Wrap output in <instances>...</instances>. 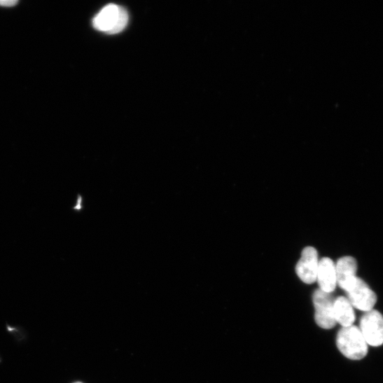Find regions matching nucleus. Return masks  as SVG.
<instances>
[{"mask_svg": "<svg viewBox=\"0 0 383 383\" xmlns=\"http://www.w3.org/2000/svg\"><path fill=\"white\" fill-rule=\"evenodd\" d=\"M337 346L347 358L359 361L368 354V344L360 329L356 326L342 327L337 336Z\"/></svg>", "mask_w": 383, "mask_h": 383, "instance_id": "nucleus-1", "label": "nucleus"}, {"mask_svg": "<svg viewBox=\"0 0 383 383\" xmlns=\"http://www.w3.org/2000/svg\"><path fill=\"white\" fill-rule=\"evenodd\" d=\"M334 302L335 300L330 293H326L320 289L314 293V319L321 329L331 330L337 324Z\"/></svg>", "mask_w": 383, "mask_h": 383, "instance_id": "nucleus-2", "label": "nucleus"}, {"mask_svg": "<svg viewBox=\"0 0 383 383\" xmlns=\"http://www.w3.org/2000/svg\"><path fill=\"white\" fill-rule=\"evenodd\" d=\"M359 329L368 345L377 347L383 344V316L377 310L365 312Z\"/></svg>", "mask_w": 383, "mask_h": 383, "instance_id": "nucleus-3", "label": "nucleus"}, {"mask_svg": "<svg viewBox=\"0 0 383 383\" xmlns=\"http://www.w3.org/2000/svg\"><path fill=\"white\" fill-rule=\"evenodd\" d=\"M352 306L364 312L373 309L377 302V295L369 286L357 277L346 291Z\"/></svg>", "mask_w": 383, "mask_h": 383, "instance_id": "nucleus-4", "label": "nucleus"}, {"mask_svg": "<svg viewBox=\"0 0 383 383\" xmlns=\"http://www.w3.org/2000/svg\"><path fill=\"white\" fill-rule=\"evenodd\" d=\"M319 263L318 253L314 248L304 249L296 266L297 274L303 283L312 284L316 281Z\"/></svg>", "mask_w": 383, "mask_h": 383, "instance_id": "nucleus-5", "label": "nucleus"}, {"mask_svg": "<svg viewBox=\"0 0 383 383\" xmlns=\"http://www.w3.org/2000/svg\"><path fill=\"white\" fill-rule=\"evenodd\" d=\"M316 281L320 290L331 294L337 285L336 265L330 258H323L319 260Z\"/></svg>", "mask_w": 383, "mask_h": 383, "instance_id": "nucleus-6", "label": "nucleus"}, {"mask_svg": "<svg viewBox=\"0 0 383 383\" xmlns=\"http://www.w3.org/2000/svg\"><path fill=\"white\" fill-rule=\"evenodd\" d=\"M336 265L337 284L345 291L357 278L358 269L356 260L351 256L340 258Z\"/></svg>", "mask_w": 383, "mask_h": 383, "instance_id": "nucleus-7", "label": "nucleus"}, {"mask_svg": "<svg viewBox=\"0 0 383 383\" xmlns=\"http://www.w3.org/2000/svg\"><path fill=\"white\" fill-rule=\"evenodd\" d=\"M120 6L111 4L105 6L93 20L95 29L108 33L115 27L119 16Z\"/></svg>", "mask_w": 383, "mask_h": 383, "instance_id": "nucleus-8", "label": "nucleus"}, {"mask_svg": "<svg viewBox=\"0 0 383 383\" xmlns=\"http://www.w3.org/2000/svg\"><path fill=\"white\" fill-rule=\"evenodd\" d=\"M335 316L337 323L342 327L352 326L356 319L354 307L348 298L339 297L334 302Z\"/></svg>", "mask_w": 383, "mask_h": 383, "instance_id": "nucleus-9", "label": "nucleus"}, {"mask_svg": "<svg viewBox=\"0 0 383 383\" xmlns=\"http://www.w3.org/2000/svg\"><path fill=\"white\" fill-rule=\"evenodd\" d=\"M129 20V15L127 11L123 8L120 7L119 16L117 20V22L113 27V29L109 32V34H116L123 32L126 27Z\"/></svg>", "mask_w": 383, "mask_h": 383, "instance_id": "nucleus-10", "label": "nucleus"}, {"mask_svg": "<svg viewBox=\"0 0 383 383\" xmlns=\"http://www.w3.org/2000/svg\"><path fill=\"white\" fill-rule=\"evenodd\" d=\"M18 4L16 0H0V6L13 7Z\"/></svg>", "mask_w": 383, "mask_h": 383, "instance_id": "nucleus-11", "label": "nucleus"}, {"mask_svg": "<svg viewBox=\"0 0 383 383\" xmlns=\"http://www.w3.org/2000/svg\"><path fill=\"white\" fill-rule=\"evenodd\" d=\"M75 383H82V382H75Z\"/></svg>", "mask_w": 383, "mask_h": 383, "instance_id": "nucleus-12", "label": "nucleus"}]
</instances>
